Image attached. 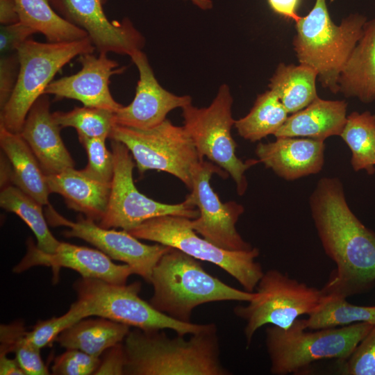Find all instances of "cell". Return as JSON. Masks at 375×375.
<instances>
[{"mask_svg":"<svg viewBox=\"0 0 375 375\" xmlns=\"http://www.w3.org/2000/svg\"><path fill=\"white\" fill-rule=\"evenodd\" d=\"M310 208L324 251L336 266L324 292L347 298L371 289L375 284V233L349 207L340 180L322 178L310 195Z\"/></svg>","mask_w":375,"mask_h":375,"instance_id":"1","label":"cell"},{"mask_svg":"<svg viewBox=\"0 0 375 375\" xmlns=\"http://www.w3.org/2000/svg\"><path fill=\"white\" fill-rule=\"evenodd\" d=\"M162 330L130 331L124 340L126 375H228L214 323L186 340Z\"/></svg>","mask_w":375,"mask_h":375,"instance_id":"2","label":"cell"},{"mask_svg":"<svg viewBox=\"0 0 375 375\" xmlns=\"http://www.w3.org/2000/svg\"><path fill=\"white\" fill-rule=\"evenodd\" d=\"M150 304L157 310L183 322H191L193 310L203 303L249 301L255 296L233 288L207 273L199 260L172 248L154 267Z\"/></svg>","mask_w":375,"mask_h":375,"instance_id":"3","label":"cell"},{"mask_svg":"<svg viewBox=\"0 0 375 375\" xmlns=\"http://www.w3.org/2000/svg\"><path fill=\"white\" fill-rule=\"evenodd\" d=\"M367 21L363 15L353 13L336 25L326 0H316L308 15L295 22L297 34L292 43L299 62L314 68L322 85L334 94L339 92L340 73Z\"/></svg>","mask_w":375,"mask_h":375,"instance_id":"4","label":"cell"},{"mask_svg":"<svg viewBox=\"0 0 375 375\" xmlns=\"http://www.w3.org/2000/svg\"><path fill=\"white\" fill-rule=\"evenodd\" d=\"M374 324L367 322L306 331L303 319L285 330L265 329V346L274 375L296 374L324 359H347Z\"/></svg>","mask_w":375,"mask_h":375,"instance_id":"5","label":"cell"},{"mask_svg":"<svg viewBox=\"0 0 375 375\" xmlns=\"http://www.w3.org/2000/svg\"><path fill=\"white\" fill-rule=\"evenodd\" d=\"M89 37L67 42H40L30 38L17 49L19 72L15 89L1 109L0 126L19 133L27 114L56 74L72 59L94 53Z\"/></svg>","mask_w":375,"mask_h":375,"instance_id":"6","label":"cell"},{"mask_svg":"<svg viewBox=\"0 0 375 375\" xmlns=\"http://www.w3.org/2000/svg\"><path fill=\"white\" fill-rule=\"evenodd\" d=\"M190 219L176 215L160 216L127 231L138 239L166 245L199 260L212 262L237 280L246 291L253 292L264 274L261 265L256 260L260 254L258 249H222L198 236L190 226Z\"/></svg>","mask_w":375,"mask_h":375,"instance_id":"7","label":"cell"},{"mask_svg":"<svg viewBox=\"0 0 375 375\" xmlns=\"http://www.w3.org/2000/svg\"><path fill=\"white\" fill-rule=\"evenodd\" d=\"M256 288L254 297L247 306L233 309L246 322L247 347L262 326L272 324L286 330L299 317L316 312L326 297L322 289L308 286L277 269L264 272Z\"/></svg>","mask_w":375,"mask_h":375,"instance_id":"8","label":"cell"},{"mask_svg":"<svg viewBox=\"0 0 375 375\" xmlns=\"http://www.w3.org/2000/svg\"><path fill=\"white\" fill-rule=\"evenodd\" d=\"M139 281L115 284L97 278L81 277L74 283L78 300L86 306L90 317L97 316L144 331L171 329L178 335L194 334L207 324L183 322L154 308L141 299Z\"/></svg>","mask_w":375,"mask_h":375,"instance_id":"9","label":"cell"},{"mask_svg":"<svg viewBox=\"0 0 375 375\" xmlns=\"http://www.w3.org/2000/svg\"><path fill=\"white\" fill-rule=\"evenodd\" d=\"M233 97L229 87L222 85L210 105L197 108L191 104L182 108L183 126L191 137L201 159L207 157L231 176L240 195L247 188L245 172L258 160L245 162L235 154L237 144L231 135L235 120L232 115Z\"/></svg>","mask_w":375,"mask_h":375,"instance_id":"10","label":"cell"},{"mask_svg":"<svg viewBox=\"0 0 375 375\" xmlns=\"http://www.w3.org/2000/svg\"><path fill=\"white\" fill-rule=\"evenodd\" d=\"M110 139L128 149L140 173L151 169L165 172L191 189L192 170L203 159L184 126H175L167 119L147 129L116 124Z\"/></svg>","mask_w":375,"mask_h":375,"instance_id":"11","label":"cell"},{"mask_svg":"<svg viewBox=\"0 0 375 375\" xmlns=\"http://www.w3.org/2000/svg\"><path fill=\"white\" fill-rule=\"evenodd\" d=\"M111 149L114 172L107 209L99 222L100 226L128 231L160 216L176 215L191 219L199 216V210L186 199L177 204L163 203L139 192L133 178L135 165L130 151L115 140H112Z\"/></svg>","mask_w":375,"mask_h":375,"instance_id":"12","label":"cell"},{"mask_svg":"<svg viewBox=\"0 0 375 375\" xmlns=\"http://www.w3.org/2000/svg\"><path fill=\"white\" fill-rule=\"evenodd\" d=\"M214 174H228L212 162L201 160L192 173L191 193L185 199L197 207L199 215L190 219L192 228L215 245L228 251H247L253 247L238 232L235 224L244 212L242 205L231 201L222 203L210 185Z\"/></svg>","mask_w":375,"mask_h":375,"instance_id":"13","label":"cell"},{"mask_svg":"<svg viewBox=\"0 0 375 375\" xmlns=\"http://www.w3.org/2000/svg\"><path fill=\"white\" fill-rule=\"evenodd\" d=\"M44 215L52 226H65L63 231L67 238H78L96 247L111 259L128 265L133 274L151 283L154 267L170 247L161 244L153 245L142 243L127 231L106 228L96 224L94 221L82 215L76 222L69 220L59 214L50 204Z\"/></svg>","mask_w":375,"mask_h":375,"instance_id":"14","label":"cell"},{"mask_svg":"<svg viewBox=\"0 0 375 375\" xmlns=\"http://www.w3.org/2000/svg\"><path fill=\"white\" fill-rule=\"evenodd\" d=\"M65 20L84 30L99 53L113 52L130 57L142 51L145 39L128 18L112 21L106 16L108 0H49Z\"/></svg>","mask_w":375,"mask_h":375,"instance_id":"15","label":"cell"},{"mask_svg":"<svg viewBox=\"0 0 375 375\" xmlns=\"http://www.w3.org/2000/svg\"><path fill=\"white\" fill-rule=\"evenodd\" d=\"M26 255L13 267V272L22 273L35 266L51 267L54 272L60 267L72 269L81 277L97 278L115 284H126L133 274L126 264L118 265L100 250L61 242L54 253H46L28 240Z\"/></svg>","mask_w":375,"mask_h":375,"instance_id":"16","label":"cell"},{"mask_svg":"<svg viewBox=\"0 0 375 375\" xmlns=\"http://www.w3.org/2000/svg\"><path fill=\"white\" fill-rule=\"evenodd\" d=\"M81 65L77 73L53 81L44 94H51L56 99H71L81 101L83 106L100 108L116 112L123 106L112 97L109 88L112 75L122 73L125 67L109 58L106 53L97 56L88 53L78 56Z\"/></svg>","mask_w":375,"mask_h":375,"instance_id":"17","label":"cell"},{"mask_svg":"<svg viewBox=\"0 0 375 375\" xmlns=\"http://www.w3.org/2000/svg\"><path fill=\"white\" fill-rule=\"evenodd\" d=\"M131 58L140 78L132 102L115 112L116 124L141 129L153 128L165 121L172 110L192 103L190 96L176 95L160 85L142 51H137Z\"/></svg>","mask_w":375,"mask_h":375,"instance_id":"18","label":"cell"},{"mask_svg":"<svg viewBox=\"0 0 375 375\" xmlns=\"http://www.w3.org/2000/svg\"><path fill=\"white\" fill-rule=\"evenodd\" d=\"M60 128L50 112L49 97L42 95L28 111L19 134L46 176L74 167V161L61 138Z\"/></svg>","mask_w":375,"mask_h":375,"instance_id":"19","label":"cell"},{"mask_svg":"<svg viewBox=\"0 0 375 375\" xmlns=\"http://www.w3.org/2000/svg\"><path fill=\"white\" fill-rule=\"evenodd\" d=\"M324 141L308 138L281 137L274 142L259 143L258 160L278 176L295 180L319 172L324 162Z\"/></svg>","mask_w":375,"mask_h":375,"instance_id":"20","label":"cell"},{"mask_svg":"<svg viewBox=\"0 0 375 375\" xmlns=\"http://www.w3.org/2000/svg\"><path fill=\"white\" fill-rule=\"evenodd\" d=\"M50 192L60 194L67 206L93 221L104 215L110 194L111 183H103L86 176L74 167L46 176Z\"/></svg>","mask_w":375,"mask_h":375,"instance_id":"21","label":"cell"},{"mask_svg":"<svg viewBox=\"0 0 375 375\" xmlns=\"http://www.w3.org/2000/svg\"><path fill=\"white\" fill-rule=\"evenodd\" d=\"M347 108L345 101L324 100L318 97L302 110L288 116L274 135L322 141L331 136H340L347 121Z\"/></svg>","mask_w":375,"mask_h":375,"instance_id":"22","label":"cell"},{"mask_svg":"<svg viewBox=\"0 0 375 375\" xmlns=\"http://www.w3.org/2000/svg\"><path fill=\"white\" fill-rule=\"evenodd\" d=\"M339 92L363 103L375 101V18L367 20L362 37L343 67Z\"/></svg>","mask_w":375,"mask_h":375,"instance_id":"23","label":"cell"},{"mask_svg":"<svg viewBox=\"0 0 375 375\" xmlns=\"http://www.w3.org/2000/svg\"><path fill=\"white\" fill-rule=\"evenodd\" d=\"M0 146L10 164L12 183L42 206L49 204L46 175L22 135L0 126Z\"/></svg>","mask_w":375,"mask_h":375,"instance_id":"24","label":"cell"},{"mask_svg":"<svg viewBox=\"0 0 375 375\" xmlns=\"http://www.w3.org/2000/svg\"><path fill=\"white\" fill-rule=\"evenodd\" d=\"M130 326L109 319H82L74 323L55 340L66 349H78L100 357L108 348L122 342Z\"/></svg>","mask_w":375,"mask_h":375,"instance_id":"25","label":"cell"},{"mask_svg":"<svg viewBox=\"0 0 375 375\" xmlns=\"http://www.w3.org/2000/svg\"><path fill=\"white\" fill-rule=\"evenodd\" d=\"M317 77V72L309 65L280 63L270 78L269 88L277 95L288 114H292L318 97Z\"/></svg>","mask_w":375,"mask_h":375,"instance_id":"26","label":"cell"},{"mask_svg":"<svg viewBox=\"0 0 375 375\" xmlns=\"http://www.w3.org/2000/svg\"><path fill=\"white\" fill-rule=\"evenodd\" d=\"M19 22L42 33L49 42H67L88 37L68 22L52 7L49 0H15Z\"/></svg>","mask_w":375,"mask_h":375,"instance_id":"27","label":"cell"},{"mask_svg":"<svg viewBox=\"0 0 375 375\" xmlns=\"http://www.w3.org/2000/svg\"><path fill=\"white\" fill-rule=\"evenodd\" d=\"M0 206L4 210L15 213L31 229L36 239V246L46 253H54L60 242L50 231L42 205L15 185L2 188Z\"/></svg>","mask_w":375,"mask_h":375,"instance_id":"28","label":"cell"},{"mask_svg":"<svg viewBox=\"0 0 375 375\" xmlns=\"http://www.w3.org/2000/svg\"><path fill=\"white\" fill-rule=\"evenodd\" d=\"M288 117V112L271 90L259 94L249 112L235 120L234 126L245 140L256 142L274 135Z\"/></svg>","mask_w":375,"mask_h":375,"instance_id":"29","label":"cell"},{"mask_svg":"<svg viewBox=\"0 0 375 375\" xmlns=\"http://www.w3.org/2000/svg\"><path fill=\"white\" fill-rule=\"evenodd\" d=\"M340 137L351 149V165L356 172H375V115L369 111L347 115Z\"/></svg>","mask_w":375,"mask_h":375,"instance_id":"30","label":"cell"},{"mask_svg":"<svg viewBox=\"0 0 375 375\" xmlns=\"http://www.w3.org/2000/svg\"><path fill=\"white\" fill-rule=\"evenodd\" d=\"M303 319L306 328L310 330L335 328L359 322L375 324V305H353L347 302L346 298L326 294L322 306Z\"/></svg>","mask_w":375,"mask_h":375,"instance_id":"31","label":"cell"},{"mask_svg":"<svg viewBox=\"0 0 375 375\" xmlns=\"http://www.w3.org/2000/svg\"><path fill=\"white\" fill-rule=\"evenodd\" d=\"M14 353L26 375H47L49 372L44 363L40 349L28 338L24 322L15 320L0 326V354Z\"/></svg>","mask_w":375,"mask_h":375,"instance_id":"32","label":"cell"},{"mask_svg":"<svg viewBox=\"0 0 375 375\" xmlns=\"http://www.w3.org/2000/svg\"><path fill=\"white\" fill-rule=\"evenodd\" d=\"M54 122L60 127L76 129L78 139L110 138L114 126L115 112L95 107H74L67 112L51 113Z\"/></svg>","mask_w":375,"mask_h":375,"instance_id":"33","label":"cell"},{"mask_svg":"<svg viewBox=\"0 0 375 375\" xmlns=\"http://www.w3.org/2000/svg\"><path fill=\"white\" fill-rule=\"evenodd\" d=\"M88 317L90 315L86 306L77 299L64 315L38 322L31 331H28V338L35 347L41 349L51 345L64 330Z\"/></svg>","mask_w":375,"mask_h":375,"instance_id":"34","label":"cell"},{"mask_svg":"<svg viewBox=\"0 0 375 375\" xmlns=\"http://www.w3.org/2000/svg\"><path fill=\"white\" fill-rule=\"evenodd\" d=\"M103 138L78 139L88 155V164L81 171L90 178L103 183H111L114 172V158L108 150Z\"/></svg>","mask_w":375,"mask_h":375,"instance_id":"35","label":"cell"},{"mask_svg":"<svg viewBox=\"0 0 375 375\" xmlns=\"http://www.w3.org/2000/svg\"><path fill=\"white\" fill-rule=\"evenodd\" d=\"M343 361L342 374L375 375V324Z\"/></svg>","mask_w":375,"mask_h":375,"instance_id":"36","label":"cell"},{"mask_svg":"<svg viewBox=\"0 0 375 375\" xmlns=\"http://www.w3.org/2000/svg\"><path fill=\"white\" fill-rule=\"evenodd\" d=\"M99 363L100 357L78 349H66L54 358L51 371L55 375H89L94 373Z\"/></svg>","mask_w":375,"mask_h":375,"instance_id":"37","label":"cell"},{"mask_svg":"<svg viewBox=\"0 0 375 375\" xmlns=\"http://www.w3.org/2000/svg\"><path fill=\"white\" fill-rule=\"evenodd\" d=\"M17 51L2 55L0 58V108L9 100L16 85L19 72Z\"/></svg>","mask_w":375,"mask_h":375,"instance_id":"38","label":"cell"},{"mask_svg":"<svg viewBox=\"0 0 375 375\" xmlns=\"http://www.w3.org/2000/svg\"><path fill=\"white\" fill-rule=\"evenodd\" d=\"M35 32L30 27L19 22L8 25H1V56L17 51L21 44Z\"/></svg>","mask_w":375,"mask_h":375,"instance_id":"39","label":"cell"},{"mask_svg":"<svg viewBox=\"0 0 375 375\" xmlns=\"http://www.w3.org/2000/svg\"><path fill=\"white\" fill-rule=\"evenodd\" d=\"M126 354L122 342L106 350L100 356V363L94 375L124 374Z\"/></svg>","mask_w":375,"mask_h":375,"instance_id":"40","label":"cell"},{"mask_svg":"<svg viewBox=\"0 0 375 375\" xmlns=\"http://www.w3.org/2000/svg\"><path fill=\"white\" fill-rule=\"evenodd\" d=\"M271 9L276 14L295 22L300 18L297 12L300 0H267Z\"/></svg>","mask_w":375,"mask_h":375,"instance_id":"41","label":"cell"},{"mask_svg":"<svg viewBox=\"0 0 375 375\" xmlns=\"http://www.w3.org/2000/svg\"><path fill=\"white\" fill-rule=\"evenodd\" d=\"M19 22L15 0H0L1 25H8Z\"/></svg>","mask_w":375,"mask_h":375,"instance_id":"42","label":"cell"},{"mask_svg":"<svg viewBox=\"0 0 375 375\" xmlns=\"http://www.w3.org/2000/svg\"><path fill=\"white\" fill-rule=\"evenodd\" d=\"M1 375H26L16 358H9L7 355L0 354Z\"/></svg>","mask_w":375,"mask_h":375,"instance_id":"43","label":"cell"},{"mask_svg":"<svg viewBox=\"0 0 375 375\" xmlns=\"http://www.w3.org/2000/svg\"><path fill=\"white\" fill-rule=\"evenodd\" d=\"M193 4L202 10H209L212 8V1L211 0H189Z\"/></svg>","mask_w":375,"mask_h":375,"instance_id":"44","label":"cell"}]
</instances>
